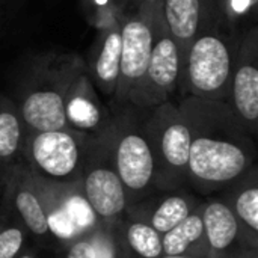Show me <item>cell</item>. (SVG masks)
I'll list each match as a JSON object with an SVG mask.
<instances>
[{
	"mask_svg": "<svg viewBox=\"0 0 258 258\" xmlns=\"http://www.w3.org/2000/svg\"><path fill=\"white\" fill-rule=\"evenodd\" d=\"M201 216L209 258H231L245 249H252L237 219L219 197H210L201 203Z\"/></svg>",
	"mask_w": 258,
	"mask_h": 258,
	"instance_id": "9a60e30c",
	"label": "cell"
},
{
	"mask_svg": "<svg viewBox=\"0 0 258 258\" xmlns=\"http://www.w3.org/2000/svg\"><path fill=\"white\" fill-rule=\"evenodd\" d=\"M33 178L42 201L51 242L56 248L89 234L103 224L89 204L82 181L53 183L35 174Z\"/></svg>",
	"mask_w": 258,
	"mask_h": 258,
	"instance_id": "ba28073f",
	"label": "cell"
},
{
	"mask_svg": "<svg viewBox=\"0 0 258 258\" xmlns=\"http://www.w3.org/2000/svg\"><path fill=\"white\" fill-rule=\"evenodd\" d=\"M26 240V230L9 215L6 209V216L0 224V258L18 257L24 251Z\"/></svg>",
	"mask_w": 258,
	"mask_h": 258,
	"instance_id": "603a6c76",
	"label": "cell"
},
{
	"mask_svg": "<svg viewBox=\"0 0 258 258\" xmlns=\"http://www.w3.org/2000/svg\"><path fill=\"white\" fill-rule=\"evenodd\" d=\"M201 203L197 195L181 187L169 192H156L130 206L127 212L148 222L157 233L165 234L197 210Z\"/></svg>",
	"mask_w": 258,
	"mask_h": 258,
	"instance_id": "2e32d148",
	"label": "cell"
},
{
	"mask_svg": "<svg viewBox=\"0 0 258 258\" xmlns=\"http://www.w3.org/2000/svg\"><path fill=\"white\" fill-rule=\"evenodd\" d=\"M17 258H38L36 257V254L35 252H32V251H23L20 255Z\"/></svg>",
	"mask_w": 258,
	"mask_h": 258,
	"instance_id": "83f0119b",
	"label": "cell"
},
{
	"mask_svg": "<svg viewBox=\"0 0 258 258\" xmlns=\"http://www.w3.org/2000/svg\"><path fill=\"white\" fill-rule=\"evenodd\" d=\"M180 51L175 38L168 29L160 0H157L153 17V41L144 79L130 107L147 110L162 103L174 101L180 86Z\"/></svg>",
	"mask_w": 258,
	"mask_h": 258,
	"instance_id": "9c48e42d",
	"label": "cell"
},
{
	"mask_svg": "<svg viewBox=\"0 0 258 258\" xmlns=\"http://www.w3.org/2000/svg\"><path fill=\"white\" fill-rule=\"evenodd\" d=\"M80 181L100 221L118 224L125 215L128 203L112 160L109 128L101 136L88 139Z\"/></svg>",
	"mask_w": 258,
	"mask_h": 258,
	"instance_id": "30bf717a",
	"label": "cell"
},
{
	"mask_svg": "<svg viewBox=\"0 0 258 258\" xmlns=\"http://www.w3.org/2000/svg\"><path fill=\"white\" fill-rule=\"evenodd\" d=\"M160 8L181 60L195 35L222 15L215 0H160Z\"/></svg>",
	"mask_w": 258,
	"mask_h": 258,
	"instance_id": "e0dca14e",
	"label": "cell"
},
{
	"mask_svg": "<svg viewBox=\"0 0 258 258\" xmlns=\"http://www.w3.org/2000/svg\"><path fill=\"white\" fill-rule=\"evenodd\" d=\"M3 183L2 204L8 209L9 215L38 245H53L42 201L30 169L23 162H18L6 169Z\"/></svg>",
	"mask_w": 258,
	"mask_h": 258,
	"instance_id": "8fae6325",
	"label": "cell"
},
{
	"mask_svg": "<svg viewBox=\"0 0 258 258\" xmlns=\"http://www.w3.org/2000/svg\"><path fill=\"white\" fill-rule=\"evenodd\" d=\"M240 38L224 15L195 35L180 67V100L195 97L227 101Z\"/></svg>",
	"mask_w": 258,
	"mask_h": 258,
	"instance_id": "7a4b0ae2",
	"label": "cell"
},
{
	"mask_svg": "<svg viewBox=\"0 0 258 258\" xmlns=\"http://www.w3.org/2000/svg\"><path fill=\"white\" fill-rule=\"evenodd\" d=\"M85 67L86 62L74 53H47L33 62L17 103L26 135L67 128L65 95Z\"/></svg>",
	"mask_w": 258,
	"mask_h": 258,
	"instance_id": "3957f363",
	"label": "cell"
},
{
	"mask_svg": "<svg viewBox=\"0 0 258 258\" xmlns=\"http://www.w3.org/2000/svg\"><path fill=\"white\" fill-rule=\"evenodd\" d=\"M121 23V65L113 112L132 106L144 79L151 41L153 17L157 0H113Z\"/></svg>",
	"mask_w": 258,
	"mask_h": 258,
	"instance_id": "8992f818",
	"label": "cell"
},
{
	"mask_svg": "<svg viewBox=\"0 0 258 258\" xmlns=\"http://www.w3.org/2000/svg\"><path fill=\"white\" fill-rule=\"evenodd\" d=\"M26 128L15 101L0 97V166L6 172L12 165L21 162Z\"/></svg>",
	"mask_w": 258,
	"mask_h": 258,
	"instance_id": "44dd1931",
	"label": "cell"
},
{
	"mask_svg": "<svg viewBox=\"0 0 258 258\" xmlns=\"http://www.w3.org/2000/svg\"><path fill=\"white\" fill-rule=\"evenodd\" d=\"M142 125L154 157L157 192L187 187L190 132L178 103L142 110Z\"/></svg>",
	"mask_w": 258,
	"mask_h": 258,
	"instance_id": "5b68a950",
	"label": "cell"
},
{
	"mask_svg": "<svg viewBox=\"0 0 258 258\" xmlns=\"http://www.w3.org/2000/svg\"><path fill=\"white\" fill-rule=\"evenodd\" d=\"M225 103L243 128L255 139L258 133V30L255 26L240 38Z\"/></svg>",
	"mask_w": 258,
	"mask_h": 258,
	"instance_id": "7c38bea8",
	"label": "cell"
},
{
	"mask_svg": "<svg viewBox=\"0 0 258 258\" xmlns=\"http://www.w3.org/2000/svg\"><path fill=\"white\" fill-rule=\"evenodd\" d=\"M5 216H6V209H5V206H3V204H0V224L3 222Z\"/></svg>",
	"mask_w": 258,
	"mask_h": 258,
	"instance_id": "f1b7e54d",
	"label": "cell"
},
{
	"mask_svg": "<svg viewBox=\"0 0 258 258\" xmlns=\"http://www.w3.org/2000/svg\"><path fill=\"white\" fill-rule=\"evenodd\" d=\"M162 258H207V257H203V255H190V254H187V255H163Z\"/></svg>",
	"mask_w": 258,
	"mask_h": 258,
	"instance_id": "4316f807",
	"label": "cell"
},
{
	"mask_svg": "<svg viewBox=\"0 0 258 258\" xmlns=\"http://www.w3.org/2000/svg\"><path fill=\"white\" fill-rule=\"evenodd\" d=\"M0 177H2V178L5 177V171H3V168H2V166H0Z\"/></svg>",
	"mask_w": 258,
	"mask_h": 258,
	"instance_id": "f546056e",
	"label": "cell"
},
{
	"mask_svg": "<svg viewBox=\"0 0 258 258\" xmlns=\"http://www.w3.org/2000/svg\"><path fill=\"white\" fill-rule=\"evenodd\" d=\"M57 258H97L89 234L57 248Z\"/></svg>",
	"mask_w": 258,
	"mask_h": 258,
	"instance_id": "d4e9b609",
	"label": "cell"
},
{
	"mask_svg": "<svg viewBox=\"0 0 258 258\" xmlns=\"http://www.w3.org/2000/svg\"><path fill=\"white\" fill-rule=\"evenodd\" d=\"M97 258H128L116 224H101L89 233Z\"/></svg>",
	"mask_w": 258,
	"mask_h": 258,
	"instance_id": "7402d4cb",
	"label": "cell"
},
{
	"mask_svg": "<svg viewBox=\"0 0 258 258\" xmlns=\"http://www.w3.org/2000/svg\"><path fill=\"white\" fill-rule=\"evenodd\" d=\"M163 255H203L209 258L204 227L201 216V206L194 210L186 219L162 234Z\"/></svg>",
	"mask_w": 258,
	"mask_h": 258,
	"instance_id": "d6986e66",
	"label": "cell"
},
{
	"mask_svg": "<svg viewBox=\"0 0 258 258\" xmlns=\"http://www.w3.org/2000/svg\"><path fill=\"white\" fill-rule=\"evenodd\" d=\"M178 106L190 132L187 187L219 194L257 163L255 139L225 101L187 97Z\"/></svg>",
	"mask_w": 258,
	"mask_h": 258,
	"instance_id": "6da1fadb",
	"label": "cell"
},
{
	"mask_svg": "<svg viewBox=\"0 0 258 258\" xmlns=\"http://www.w3.org/2000/svg\"><path fill=\"white\" fill-rule=\"evenodd\" d=\"M88 136L70 128L27 133L21 162L36 177L53 183L82 180Z\"/></svg>",
	"mask_w": 258,
	"mask_h": 258,
	"instance_id": "52a82bcc",
	"label": "cell"
},
{
	"mask_svg": "<svg viewBox=\"0 0 258 258\" xmlns=\"http://www.w3.org/2000/svg\"><path fill=\"white\" fill-rule=\"evenodd\" d=\"M221 14L233 24L255 12L258 0H215Z\"/></svg>",
	"mask_w": 258,
	"mask_h": 258,
	"instance_id": "cb8c5ba5",
	"label": "cell"
},
{
	"mask_svg": "<svg viewBox=\"0 0 258 258\" xmlns=\"http://www.w3.org/2000/svg\"><path fill=\"white\" fill-rule=\"evenodd\" d=\"M227 204L249 248L258 251V166L252 165L243 175L219 192Z\"/></svg>",
	"mask_w": 258,
	"mask_h": 258,
	"instance_id": "ac0fdd59",
	"label": "cell"
},
{
	"mask_svg": "<svg viewBox=\"0 0 258 258\" xmlns=\"http://www.w3.org/2000/svg\"><path fill=\"white\" fill-rule=\"evenodd\" d=\"M5 2H6V0H0V3H5Z\"/></svg>",
	"mask_w": 258,
	"mask_h": 258,
	"instance_id": "4dcf8cb0",
	"label": "cell"
},
{
	"mask_svg": "<svg viewBox=\"0 0 258 258\" xmlns=\"http://www.w3.org/2000/svg\"><path fill=\"white\" fill-rule=\"evenodd\" d=\"M107 12L98 26L86 70L95 89H100L106 98L113 101L121 65V23L115 2Z\"/></svg>",
	"mask_w": 258,
	"mask_h": 258,
	"instance_id": "5bb4252c",
	"label": "cell"
},
{
	"mask_svg": "<svg viewBox=\"0 0 258 258\" xmlns=\"http://www.w3.org/2000/svg\"><path fill=\"white\" fill-rule=\"evenodd\" d=\"M109 141L112 160L124 186L128 207L156 194V165L144 132L142 110L130 106L115 110L109 127Z\"/></svg>",
	"mask_w": 258,
	"mask_h": 258,
	"instance_id": "277c9868",
	"label": "cell"
},
{
	"mask_svg": "<svg viewBox=\"0 0 258 258\" xmlns=\"http://www.w3.org/2000/svg\"><path fill=\"white\" fill-rule=\"evenodd\" d=\"M128 258H162V234L136 215L125 212L116 224Z\"/></svg>",
	"mask_w": 258,
	"mask_h": 258,
	"instance_id": "ffe728a7",
	"label": "cell"
},
{
	"mask_svg": "<svg viewBox=\"0 0 258 258\" xmlns=\"http://www.w3.org/2000/svg\"><path fill=\"white\" fill-rule=\"evenodd\" d=\"M63 112L67 128L88 138L101 136L110 127L113 113L98 97L86 67L73 79L65 95Z\"/></svg>",
	"mask_w": 258,
	"mask_h": 258,
	"instance_id": "4fadbf2b",
	"label": "cell"
},
{
	"mask_svg": "<svg viewBox=\"0 0 258 258\" xmlns=\"http://www.w3.org/2000/svg\"><path fill=\"white\" fill-rule=\"evenodd\" d=\"M231 258H258V251H255V249H245V251L239 252L237 255Z\"/></svg>",
	"mask_w": 258,
	"mask_h": 258,
	"instance_id": "484cf974",
	"label": "cell"
}]
</instances>
